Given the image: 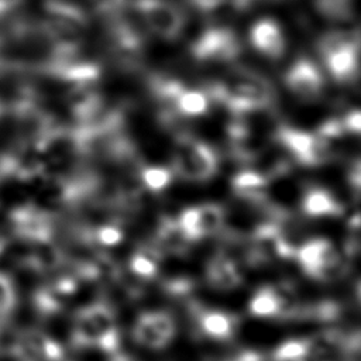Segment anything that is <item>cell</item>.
I'll use <instances>...</instances> for the list:
<instances>
[{
    "label": "cell",
    "mask_w": 361,
    "mask_h": 361,
    "mask_svg": "<svg viewBox=\"0 0 361 361\" xmlns=\"http://www.w3.org/2000/svg\"><path fill=\"white\" fill-rule=\"evenodd\" d=\"M212 102L221 104L230 113L272 110L276 93L264 75L244 66L233 68L226 76L204 86Z\"/></svg>",
    "instance_id": "6da1fadb"
},
{
    "label": "cell",
    "mask_w": 361,
    "mask_h": 361,
    "mask_svg": "<svg viewBox=\"0 0 361 361\" xmlns=\"http://www.w3.org/2000/svg\"><path fill=\"white\" fill-rule=\"evenodd\" d=\"M219 164V155L210 144L188 131L175 133L171 165L175 176L203 183L217 173Z\"/></svg>",
    "instance_id": "7a4b0ae2"
},
{
    "label": "cell",
    "mask_w": 361,
    "mask_h": 361,
    "mask_svg": "<svg viewBox=\"0 0 361 361\" xmlns=\"http://www.w3.org/2000/svg\"><path fill=\"white\" fill-rule=\"evenodd\" d=\"M271 140L288 154L293 165L317 168L331 162L336 157L331 141L316 131H306L289 124H276Z\"/></svg>",
    "instance_id": "3957f363"
},
{
    "label": "cell",
    "mask_w": 361,
    "mask_h": 361,
    "mask_svg": "<svg viewBox=\"0 0 361 361\" xmlns=\"http://www.w3.org/2000/svg\"><path fill=\"white\" fill-rule=\"evenodd\" d=\"M319 56L330 78L341 85L353 83L358 78V34L333 30L324 32L316 44Z\"/></svg>",
    "instance_id": "277c9868"
},
{
    "label": "cell",
    "mask_w": 361,
    "mask_h": 361,
    "mask_svg": "<svg viewBox=\"0 0 361 361\" xmlns=\"http://www.w3.org/2000/svg\"><path fill=\"white\" fill-rule=\"evenodd\" d=\"M186 316L192 333L197 338L226 343L233 340L241 327V319L237 313L204 306L202 302L186 298Z\"/></svg>",
    "instance_id": "5b68a950"
},
{
    "label": "cell",
    "mask_w": 361,
    "mask_h": 361,
    "mask_svg": "<svg viewBox=\"0 0 361 361\" xmlns=\"http://www.w3.org/2000/svg\"><path fill=\"white\" fill-rule=\"evenodd\" d=\"M56 217L34 203L20 204L8 213V231L24 244H38L55 240Z\"/></svg>",
    "instance_id": "8992f818"
},
{
    "label": "cell",
    "mask_w": 361,
    "mask_h": 361,
    "mask_svg": "<svg viewBox=\"0 0 361 361\" xmlns=\"http://www.w3.org/2000/svg\"><path fill=\"white\" fill-rule=\"evenodd\" d=\"M149 32L165 41H175L180 37L186 14L173 0H133Z\"/></svg>",
    "instance_id": "52a82bcc"
},
{
    "label": "cell",
    "mask_w": 361,
    "mask_h": 361,
    "mask_svg": "<svg viewBox=\"0 0 361 361\" xmlns=\"http://www.w3.org/2000/svg\"><path fill=\"white\" fill-rule=\"evenodd\" d=\"M243 47L237 34L227 27L213 25L203 30L190 44V54L202 63H233Z\"/></svg>",
    "instance_id": "ba28073f"
},
{
    "label": "cell",
    "mask_w": 361,
    "mask_h": 361,
    "mask_svg": "<svg viewBox=\"0 0 361 361\" xmlns=\"http://www.w3.org/2000/svg\"><path fill=\"white\" fill-rule=\"evenodd\" d=\"M13 361H65L63 345L39 329H18Z\"/></svg>",
    "instance_id": "9c48e42d"
},
{
    "label": "cell",
    "mask_w": 361,
    "mask_h": 361,
    "mask_svg": "<svg viewBox=\"0 0 361 361\" xmlns=\"http://www.w3.org/2000/svg\"><path fill=\"white\" fill-rule=\"evenodd\" d=\"M285 87L302 102L317 100L324 89L320 68L307 56L296 58L283 73Z\"/></svg>",
    "instance_id": "30bf717a"
},
{
    "label": "cell",
    "mask_w": 361,
    "mask_h": 361,
    "mask_svg": "<svg viewBox=\"0 0 361 361\" xmlns=\"http://www.w3.org/2000/svg\"><path fill=\"white\" fill-rule=\"evenodd\" d=\"M85 309L97 333V350L106 354L120 351L121 331L116 307L100 296L99 299L85 305Z\"/></svg>",
    "instance_id": "8fae6325"
},
{
    "label": "cell",
    "mask_w": 361,
    "mask_h": 361,
    "mask_svg": "<svg viewBox=\"0 0 361 361\" xmlns=\"http://www.w3.org/2000/svg\"><path fill=\"white\" fill-rule=\"evenodd\" d=\"M204 281L213 290L231 292L243 285L244 271L230 254L219 248L206 262Z\"/></svg>",
    "instance_id": "7c38bea8"
},
{
    "label": "cell",
    "mask_w": 361,
    "mask_h": 361,
    "mask_svg": "<svg viewBox=\"0 0 361 361\" xmlns=\"http://www.w3.org/2000/svg\"><path fill=\"white\" fill-rule=\"evenodd\" d=\"M343 255L336 245L326 237H313L296 247L293 259L300 267L302 272L312 278L317 269L340 259Z\"/></svg>",
    "instance_id": "4fadbf2b"
},
{
    "label": "cell",
    "mask_w": 361,
    "mask_h": 361,
    "mask_svg": "<svg viewBox=\"0 0 361 361\" xmlns=\"http://www.w3.org/2000/svg\"><path fill=\"white\" fill-rule=\"evenodd\" d=\"M299 207L310 219L340 217L345 210L344 204L330 189L319 185H310L302 190Z\"/></svg>",
    "instance_id": "5bb4252c"
},
{
    "label": "cell",
    "mask_w": 361,
    "mask_h": 361,
    "mask_svg": "<svg viewBox=\"0 0 361 361\" xmlns=\"http://www.w3.org/2000/svg\"><path fill=\"white\" fill-rule=\"evenodd\" d=\"M252 48L268 59H279L286 51V39L279 24L272 18H261L250 28Z\"/></svg>",
    "instance_id": "9a60e30c"
},
{
    "label": "cell",
    "mask_w": 361,
    "mask_h": 361,
    "mask_svg": "<svg viewBox=\"0 0 361 361\" xmlns=\"http://www.w3.org/2000/svg\"><path fill=\"white\" fill-rule=\"evenodd\" d=\"M195 230L197 241L206 237L220 235L227 223V210L213 202L195 204Z\"/></svg>",
    "instance_id": "2e32d148"
},
{
    "label": "cell",
    "mask_w": 361,
    "mask_h": 361,
    "mask_svg": "<svg viewBox=\"0 0 361 361\" xmlns=\"http://www.w3.org/2000/svg\"><path fill=\"white\" fill-rule=\"evenodd\" d=\"M69 299V296L62 293L51 281H48L34 290L31 303L34 312L47 319L63 312Z\"/></svg>",
    "instance_id": "e0dca14e"
},
{
    "label": "cell",
    "mask_w": 361,
    "mask_h": 361,
    "mask_svg": "<svg viewBox=\"0 0 361 361\" xmlns=\"http://www.w3.org/2000/svg\"><path fill=\"white\" fill-rule=\"evenodd\" d=\"M210 97L204 89H192L185 86L175 99L173 110L179 118L204 116L210 110Z\"/></svg>",
    "instance_id": "ac0fdd59"
},
{
    "label": "cell",
    "mask_w": 361,
    "mask_h": 361,
    "mask_svg": "<svg viewBox=\"0 0 361 361\" xmlns=\"http://www.w3.org/2000/svg\"><path fill=\"white\" fill-rule=\"evenodd\" d=\"M131 337L137 345L149 351H162L169 345V343L155 329L145 310L138 313V316L134 319Z\"/></svg>",
    "instance_id": "d6986e66"
},
{
    "label": "cell",
    "mask_w": 361,
    "mask_h": 361,
    "mask_svg": "<svg viewBox=\"0 0 361 361\" xmlns=\"http://www.w3.org/2000/svg\"><path fill=\"white\" fill-rule=\"evenodd\" d=\"M248 313L258 319H276L279 316V305L271 283L261 285L250 298L247 305Z\"/></svg>",
    "instance_id": "ffe728a7"
},
{
    "label": "cell",
    "mask_w": 361,
    "mask_h": 361,
    "mask_svg": "<svg viewBox=\"0 0 361 361\" xmlns=\"http://www.w3.org/2000/svg\"><path fill=\"white\" fill-rule=\"evenodd\" d=\"M171 166L164 165H141L138 169V179L141 186L151 193H161L173 180Z\"/></svg>",
    "instance_id": "44dd1931"
},
{
    "label": "cell",
    "mask_w": 361,
    "mask_h": 361,
    "mask_svg": "<svg viewBox=\"0 0 361 361\" xmlns=\"http://www.w3.org/2000/svg\"><path fill=\"white\" fill-rule=\"evenodd\" d=\"M126 237L123 224L117 220H106L90 227L92 244L96 248H111L123 243Z\"/></svg>",
    "instance_id": "7402d4cb"
},
{
    "label": "cell",
    "mask_w": 361,
    "mask_h": 361,
    "mask_svg": "<svg viewBox=\"0 0 361 361\" xmlns=\"http://www.w3.org/2000/svg\"><path fill=\"white\" fill-rule=\"evenodd\" d=\"M316 10L327 20L343 21L354 17V0H314Z\"/></svg>",
    "instance_id": "603a6c76"
},
{
    "label": "cell",
    "mask_w": 361,
    "mask_h": 361,
    "mask_svg": "<svg viewBox=\"0 0 361 361\" xmlns=\"http://www.w3.org/2000/svg\"><path fill=\"white\" fill-rule=\"evenodd\" d=\"M295 358H307V338H288L279 343L268 355L269 361H288Z\"/></svg>",
    "instance_id": "cb8c5ba5"
},
{
    "label": "cell",
    "mask_w": 361,
    "mask_h": 361,
    "mask_svg": "<svg viewBox=\"0 0 361 361\" xmlns=\"http://www.w3.org/2000/svg\"><path fill=\"white\" fill-rule=\"evenodd\" d=\"M145 312L159 334L171 344L178 334L176 317L165 309H148Z\"/></svg>",
    "instance_id": "d4e9b609"
},
{
    "label": "cell",
    "mask_w": 361,
    "mask_h": 361,
    "mask_svg": "<svg viewBox=\"0 0 361 361\" xmlns=\"http://www.w3.org/2000/svg\"><path fill=\"white\" fill-rule=\"evenodd\" d=\"M17 306V288L13 279L0 271V319L8 317Z\"/></svg>",
    "instance_id": "484cf974"
},
{
    "label": "cell",
    "mask_w": 361,
    "mask_h": 361,
    "mask_svg": "<svg viewBox=\"0 0 361 361\" xmlns=\"http://www.w3.org/2000/svg\"><path fill=\"white\" fill-rule=\"evenodd\" d=\"M343 126L347 134H358L361 130V114L358 109L350 110L344 117H341Z\"/></svg>",
    "instance_id": "4316f807"
},
{
    "label": "cell",
    "mask_w": 361,
    "mask_h": 361,
    "mask_svg": "<svg viewBox=\"0 0 361 361\" xmlns=\"http://www.w3.org/2000/svg\"><path fill=\"white\" fill-rule=\"evenodd\" d=\"M361 165H360V159L355 158L354 162L350 165L347 178H348V185L350 188L355 192V195H358L360 190V179H361V171H360Z\"/></svg>",
    "instance_id": "83f0119b"
},
{
    "label": "cell",
    "mask_w": 361,
    "mask_h": 361,
    "mask_svg": "<svg viewBox=\"0 0 361 361\" xmlns=\"http://www.w3.org/2000/svg\"><path fill=\"white\" fill-rule=\"evenodd\" d=\"M188 3L202 13H210L224 4L226 0H188Z\"/></svg>",
    "instance_id": "f1b7e54d"
},
{
    "label": "cell",
    "mask_w": 361,
    "mask_h": 361,
    "mask_svg": "<svg viewBox=\"0 0 361 361\" xmlns=\"http://www.w3.org/2000/svg\"><path fill=\"white\" fill-rule=\"evenodd\" d=\"M10 237H11L10 231L0 227V257H1V255L6 252V250L8 248V245H10Z\"/></svg>",
    "instance_id": "f546056e"
},
{
    "label": "cell",
    "mask_w": 361,
    "mask_h": 361,
    "mask_svg": "<svg viewBox=\"0 0 361 361\" xmlns=\"http://www.w3.org/2000/svg\"><path fill=\"white\" fill-rule=\"evenodd\" d=\"M21 0H0V17L7 14L10 10H13L16 6H18Z\"/></svg>",
    "instance_id": "4dcf8cb0"
},
{
    "label": "cell",
    "mask_w": 361,
    "mask_h": 361,
    "mask_svg": "<svg viewBox=\"0 0 361 361\" xmlns=\"http://www.w3.org/2000/svg\"><path fill=\"white\" fill-rule=\"evenodd\" d=\"M107 361H135V360H133L130 355H127V354H123V353H120V351H117V353H113V354H109V360Z\"/></svg>",
    "instance_id": "1f68e13d"
},
{
    "label": "cell",
    "mask_w": 361,
    "mask_h": 361,
    "mask_svg": "<svg viewBox=\"0 0 361 361\" xmlns=\"http://www.w3.org/2000/svg\"><path fill=\"white\" fill-rule=\"evenodd\" d=\"M234 1V4L237 6V7H247L248 4H251L254 0H233Z\"/></svg>",
    "instance_id": "d6a6232c"
},
{
    "label": "cell",
    "mask_w": 361,
    "mask_h": 361,
    "mask_svg": "<svg viewBox=\"0 0 361 361\" xmlns=\"http://www.w3.org/2000/svg\"><path fill=\"white\" fill-rule=\"evenodd\" d=\"M288 361H309L307 358H295V360H288Z\"/></svg>",
    "instance_id": "836d02e7"
},
{
    "label": "cell",
    "mask_w": 361,
    "mask_h": 361,
    "mask_svg": "<svg viewBox=\"0 0 361 361\" xmlns=\"http://www.w3.org/2000/svg\"><path fill=\"white\" fill-rule=\"evenodd\" d=\"M207 361H217V358H209Z\"/></svg>",
    "instance_id": "e575fe53"
}]
</instances>
